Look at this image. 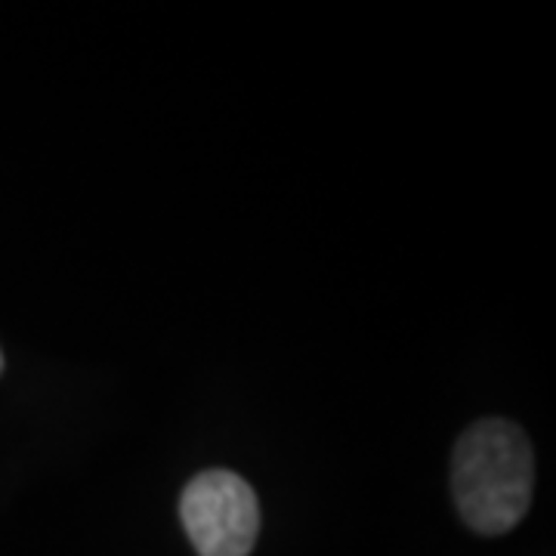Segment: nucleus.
<instances>
[{"label": "nucleus", "instance_id": "nucleus-2", "mask_svg": "<svg viewBox=\"0 0 556 556\" xmlns=\"http://www.w3.org/2000/svg\"><path fill=\"white\" fill-rule=\"evenodd\" d=\"M179 517L199 556H248L257 544V492L232 470L192 479L179 497Z\"/></svg>", "mask_w": 556, "mask_h": 556}, {"label": "nucleus", "instance_id": "nucleus-1", "mask_svg": "<svg viewBox=\"0 0 556 556\" xmlns=\"http://www.w3.org/2000/svg\"><path fill=\"white\" fill-rule=\"evenodd\" d=\"M535 452L529 437L504 417L467 427L452 455L457 514L477 535H504L529 514Z\"/></svg>", "mask_w": 556, "mask_h": 556}, {"label": "nucleus", "instance_id": "nucleus-3", "mask_svg": "<svg viewBox=\"0 0 556 556\" xmlns=\"http://www.w3.org/2000/svg\"><path fill=\"white\" fill-rule=\"evenodd\" d=\"M0 371H3V353H0Z\"/></svg>", "mask_w": 556, "mask_h": 556}]
</instances>
